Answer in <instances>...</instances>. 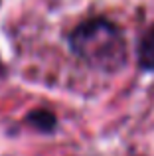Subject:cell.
Returning <instances> with one entry per match:
<instances>
[{
    "mask_svg": "<svg viewBox=\"0 0 154 156\" xmlns=\"http://www.w3.org/2000/svg\"><path fill=\"white\" fill-rule=\"evenodd\" d=\"M67 44L71 53L95 71L117 73L128 59L124 30L107 16H93L79 22L67 34Z\"/></svg>",
    "mask_w": 154,
    "mask_h": 156,
    "instance_id": "6da1fadb",
    "label": "cell"
},
{
    "mask_svg": "<svg viewBox=\"0 0 154 156\" xmlns=\"http://www.w3.org/2000/svg\"><path fill=\"white\" fill-rule=\"evenodd\" d=\"M0 69H2V63H0Z\"/></svg>",
    "mask_w": 154,
    "mask_h": 156,
    "instance_id": "277c9868",
    "label": "cell"
},
{
    "mask_svg": "<svg viewBox=\"0 0 154 156\" xmlns=\"http://www.w3.org/2000/svg\"><path fill=\"white\" fill-rule=\"evenodd\" d=\"M136 65L140 71L154 73V24L144 30L136 44Z\"/></svg>",
    "mask_w": 154,
    "mask_h": 156,
    "instance_id": "7a4b0ae2",
    "label": "cell"
},
{
    "mask_svg": "<svg viewBox=\"0 0 154 156\" xmlns=\"http://www.w3.org/2000/svg\"><path fill=\"white\" fill-rule=\"evenodd\" d=\"M26 122L42 134H51L58 129V117L50 109H34L26 115Z\"/></svg>",
    "mask_w": 154,
    "mask_h": 156,
    "instance_id": "3957f363",
    "label": "cell"
}]
</instances>
